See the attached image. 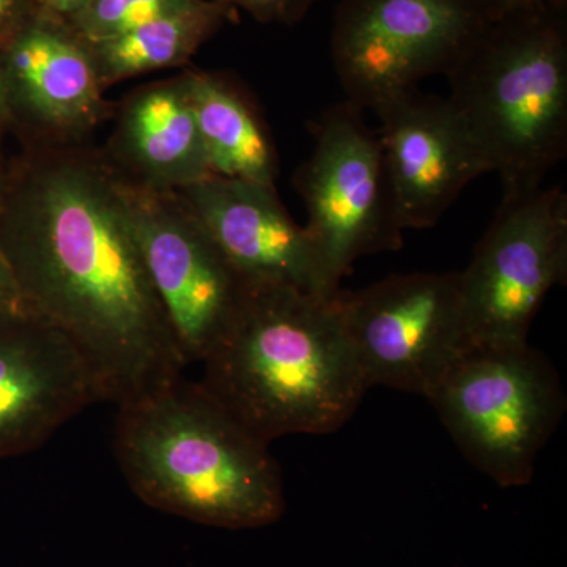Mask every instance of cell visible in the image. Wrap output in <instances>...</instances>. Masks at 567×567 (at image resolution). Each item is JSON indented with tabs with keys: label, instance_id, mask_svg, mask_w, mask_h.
I'll return each instance as SVG.
<instances>
[{
	"label": "cell",
	"instance_id": "6da1fadb",
	"mask_svg": "<svg viewBox=\"0 0 567 567\" xmlns=\"http://www.w3.org/2000/svg\"><path fill=\"white\" fill-rule=\"evenodd\" d=\"M0 251L32 315L80 350L102 401L182 379L188 364L142 259L128 185L102 164L51 156L7 186Z\"/></svg>",
	"mask_w": 567,
	"mask_h": 567
},
{
	"label": "cell",
	"instance_id": "7a4b0ae2",
	"mask_svg": "<svg viewBox=\"0 0 567 567\" xmlns=\"http://www.w3.org/2000/svg\"><path fill=\"white\" fill-rule=\"evenodd\" d=\"M200 363L197 383L205 393L267 445L286 435L338 431L369 390L338 293L246 287Z\"/></svg>",
	"mask_w": 567,
	"mask_h": 567
},
{
	"label": "cell",
	"instance_id": "3957f363",
	"mask_svg": "<svg viewBox=\"0 0 567 567\" xmlns=\"http://www.w3.org/2000/svg\"><path fill=\"white\" fill-rule=\"evenodd\" d=\"M114 446L134 494L164 513L246 529L275 524L286 509L267 443L199 383L178 379L118 405Z\"/></svg>",
	"mask_w": 567,
	"mask_h": 567
},
{
	"label": "cell",
	"instance_id": "277c9868",
	"mask_svg": "<svg viewBox=\"0 0 567 567\" xmlns=\"http://www.w3.org/2000/svg\"><path fill=\"white\" fill-rule=\"evenodd\" d=\"M446 78L503 197L540 188L567 153V3L491 18Z\"/></svg>",
	"mask_w": 567,
	"mask_h": 567
},
{
	"label": "cell",
	"instance_id": "5b68a950",
	"mask_svg": "<svg viewBox=\"0 0 567 567\" xmlns=\"http://www.w3.org/2000/svg\"><path fill=\"white\" fill-rule=\"evenodd\" d=\"M427 401L465 457L502 487L532 483L566 410L558 372L528 341L466 347Z\"/></svg>",
	"mask_w": 567,
	"mask_h": 567
},
{
	"label": "cell",
	"instance_id": "8992f818",
	"mask_svg": "<svg viewBox=\"0 0 567 567\" xmlns=\"http://www.w3.org/2000/svg\"><path fill=\"white\" fill-rule=\"evenodd\" d=\"M488 20L476 0H339L331 55L347 102L374 111L446 76Z\"/></svg>",
	"mask_w": 567,
	"mask_h": 567
},
{
	"label": "cell",
	"instance_id": "52a82bcc",
	"mask_svg": "<svg viewBox=\"0 0 567 567\" xmlns=\"http://www.w3.org/2000/svg\"><path fill=\"white\" fill-rule=\"evenodd\" d=\"M316 147L298 171V193L308 208V230L331 292L369 254L398 251L402 234L395 215L379 134L363 110L344 102L315 126Z\"/></svg>",
	"mask_w": 567,
	"mask_h": 567
},
{
	"label": "cell",
	"instance_id": "ba28073f",
	"mask_svg": "<svg viewBox=\"0 0 567 567\" xmlns=\"http://www.w3.org/2000/svg\"><path fill=\"white\" fill-rule=\"evenodd\" d=\"M567 278V194L561 186L503 197L461 274L468 346L527 342L540 306Z\"/></svg>",
	"mask_w": 567,
	"mask_h": 567
},
{
	"label": "cell",
	"instance_id": "9c48e42d",
	"mask_svg": "<svg viewBox=\"0 0 567 567\" xmlns=\"http://www.w3.org/2000/svg\"><path fill=\"white\" fill-rule=\"evenodd\" d=\"M338 303L369 388L427 399L468 347L461 274L393 275Z\"/></svg>",
	"mask_w": 567,
	"mask_h": 567
},
{
	"label": "cell",
	"instance_id": "30bf717a",
	"mask_svg": "<svg viewBox=\"0 0 567 567\" xmlns=\"http://www.w3.org/2000/svg\"><path fill=\"white\" fill-rule=\"evenodd\" d=\"M128 194L153 289L186 364L200 363L248 286L177 194L130 185Z\"/></svg>",
	"mask_w": 567,
	"mask_h": 567
},
{
	"label": "cell",
	"instance_id": "8fae6325",
	"mask_svg": "<svg viewBox=\"0 0 567 567\" xmlns=\"http://www.w3.org/2000/svg\"><path fill=\"white\" fill-rule=\"evenodd\" d=\"M399 226L429 229L487 164L447 99L416 91L374 110Z\"/></svg>",
	"mask_w": 567,
	"mask_h": 567
},
{
	"label": "cell",
	"instance_id": "7c38bea8",
	"mask_svg": "<svg viewBox=\"0 0 567 567\" xmlns=\"http://www.w3.org/2000/svg\"><path fill=\"white\" fill-rule=\"evenodd\" d=\"M203 224L246 286H284L330 298L305 227L286 210L275 185L210 175L175 193Z\"/></svg>",
	"mask_w": 567,
	"mask_h": 567
},
{
	"label": "cell",
	"instance_id": "4fadbf2b",
	"mask_svg": "<svg viewBox=\"0 0 567 567\" xmlns=\"http://www.w3.org/2000/svg\"><path fill=\"white\" fill-rule=\"evenodd\" d=\"M100 399L80 350L37 316L0 323V461L31 453Z\"/></svg>",
	"mask_w": 567,
	"mask_h": 567
},
{
	"label": "cell",
	"instance_id": "5bb4252c",
	"mask_svg": "<svg viewBox=\"0 0 567 567\" xmlns=\"http://www.w3.org/2000/svg\"><path fill=\"white\" fill-rule=\"evenodd\" d=\"M10 110L52 132H81L103 111L99 71L89 47L54 25L21 32L0 62Z\"/></svg>",
	"mask_w": 567,
	"mask_h": 567
},
{
	"label": "cell",
	"instance_id": "9a60e30c",
	"mask_svg": "<svg viewBox=\"0 0 567 567\" xmlns=\"http://www.w3.org/2000/svg\"><path fill=\"white\" fill-rule=\"evenodd\" d=\"M117 148L142 188L177 193L210 177L185 76L133 96L122 114Z\"/></svg>",
	"mask_w": 567,
	"mask_h": 567
},
{
	"label": "cell",
	"instance_id": "2e32d148",
	"mask_svg": "<svg viewBox=\"0 0 567 567\" xmlns=\"http://www.w3.org/2000/svg\"><path fill=\"white\" fill-rule=\"evenodd\" d=\"M212 175L275 185L278 158L248 100L221 78L185 74Z\"/></svg>",
	"mask_w": 567,
	"mask_h": 567
},
{
	"label": "cell",
	"instance_id": "e0dca14e",
	"mask_svg": "<svg viewBox=\"0 0 567 567\" xmlns=\"http://www.w3.org/2000/svg\"><path fill=\"white\" fill-rule=\"evenodd\" d=\"M230 7L197 0L188 9L114 37L87 44L102 84L137 76L147 71L169 69L188 61L212 35Z\"/></svg>",
	"mask_w": 567,
	"mask_h": 567
},
{
	"label": "cell",
	"instance_id": "ac0fdd59",
	"mask_svg": "<svg viewBox=\"0 0 567 567\" xmlns=\"http://www.w3.org/2000/svg\"><path fill=\"white\" fill-rule=\"evenodd\" d=\"M194 2L197 0H91L70 20L81 39L93 44L188 9Z\"/></svg>",
	"mask_w": 567,
	"mask_h": 567
},
{
	"label": "cell",
	"instance_id": "d6986e66",
	"mask_svg": "<svg viewBox=\"0 0 567 567\" xmlns=\"http://www.w3.org/2000/svg\"><path fill=\"white\" fill-rule=\"evenodd\" d=\"M33 316L11 270L6 254L0 251V323Z\"/></svg>",
	"mask_w": 567,
	"mask_h": 567
},
{
	"label": "cell",
	"instance_id": "ffe728a7",
	"mask_svg": "<svg viewBox=\"0 0 567 567\" xmlns=\"http://www.w3.org/2000/svg\"><path fill=\"white\" fill-rule=\"evenodd\" d=\"M224 6H240L262 21L286 20L290 0H218Z\"/></svg>",
	"mask_w": 567,
	"mask_h": 567
},
{
	"label": "cell",
	"instance_id": "44dd1931",
	"mask_svg": "<svg viewBox=\"0 0 567 567\" xmlns=\"http://www.w3.org/2000/svg\"><path fill=\"white\" fill-rule=\"evenodd\" d=\"M488 18L502 17L509 11L525 7L544 6V3H567V0H476Z\"/></svg>",
	"mask_w": 567,
	"mask_h": 567
},
{
	"label": "cell",
	"instance_id": "7402d4cb",
	"mask_svg": "<svg viewBox=\"0 0 567 567\" xmlns=\"http://www.w3.org/2000/svg\"><path fill=\"white\" fill-rule=\"evenodd\" d=\"M89 2H91V0H43L44 7H47L51 13L69 18L84 9Z\"/></svg>",
	"mask_w": 567,
	"mask_h": 567
},
{
	"label": "cell",
	"instance_id": "603a6c76",
	"mask_svg": "<svg viewBox=\"0 0 567 567\" xmlns=\"http://www.w3.org/2000/svg\"><path fill=\"white\" fill-rule=\"evenodd\" d=\"M317 0H290L289 9H287L286 13V22H297L300 21L301 18L305 17L306 13H308L309 9H311L312 6Z\"/></svg>",
	"mask_w": 567,
	"mask_h": 567
},
{
	"label": "cell",
	"instance_id": "cb8c5ba5",
	"mask_svg": "<svg viewBox=\"0 0 567 567\" xmlns=\"http://www.w3.org/2000/svg\"><path fill=\"white\" fill-rule=\"evenodd\" d=\"M10 107L7 102L6 87H3L2 74H0V125L6 121L7 114H9Z\"/></svg>",
	"mask_w": 567,
	"mask_h": 567
},
{
	"label": "cell",
	"instance_id": "d4e9b609",
	"mask_svg": "<svg viewBox=\"0 0 567 567\" xmlns=\"http://www.w3.org/2000/svg\"><path fill=\"white\" fill-rule=\"evenodd\" d=\"M14 3H17V0H0V25L9 20L11 11L14 9Z\"/></svg>",
	"mask_w": 567,
	"mask_h": 567
},
{
	"label": "cell",
	"instance_id": "484cf974",
	"mask_svg": "<svg viewBox=\"0 0 567 567\" xmlns=\"http://www.w3.org/2000/svg\"><path fill=\"white\" fill-rule=\"evenodd\" d=\"M6 182H3L2 175H0V200H2L3 194H6Z\"/></svg>",
	"mask_w": 567,
	"mask_h": 567
}]
</instances>
